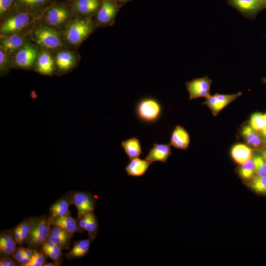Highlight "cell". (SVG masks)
<instances>
[{
	"label": "cell",
	"instance_id": "d6a6232c",
	"mask_svg": "<svg viewBox=\"0 0 266 266\" xmlns=\"http://www.w3.org/2000/svg\"><path fill=\"white\" fill-rule=\"evenodd\" d=\"M256 173L254 162L253 159H249L242 164L239 173L240 176L245 179H251Z\"/></svg>",
	"mask_w": 266,
	"mask_h": 266
},
{
	"label": "cell",
	"instance_id": "8fae6325",
	"mask_svg": "<svg viewBox=\"0 0 266 266\" xmlns=\"http://www.w3.org/2000/svg\"><path fill=\"white\" fill-rule=\"evenodd\" d=\"M72 204L71 192L66 193L50 206L49 217L52 220L70 213L69 207Z\"/></svg>",
	"mask_w": 266,
	"mask_h": 266
},
{
	"label": "cell",
	"instance_id": "52a82bcc",
	"mask_svg": "<svg viewBox=\"0 0 266 266\" xmlns=\"http://www.w3.org/2000/svg\"><path fill=\"white\" fill-rule=\"evenodd\" d=\"M45 20L51 26L59 27L65 24L70 17L69 10L62 4H54L47 8Z\"/></svg>",
	"mask_w": 266,
	"mask_h": 266
},
{
	"label": "cell",
	"instance_id": "4fadbf2b",
	"mask_svg": "<svg viewBox=\"0 0 266 266\" xmlns=\"http://www.w3.org/2000/svg\"><path fill=\"white\" fill-rule=\"evenodd\" d=\"M72 236V235L64 229L52 225L48 240L56 244L61 250H64L70 248V241Z\"/></svg>",
	"mask_w": 266,
	"mask_h": 266
},
{
	"label": "cell",
	"instance_id": "484cf974",
	"mask_svg": "<svg viewBox=\"0 0 266 266\" xmlns=\"http://www.w3.org/2000/svg\"><path fill=\"white\" fill-rule=\"evenodd\" d=\"M252 152L253 150L247 146L239 144L233 147L232 155L235 161L242 165L251 158Z\"/></svg>",
	"mask_w": 266,
	"mask_h": 266
},
{
	"label": "cell",
	"instance_id": "60d3db41",
	"mask_svg": "<svg viewBox=\"0 0 266 266\" xmlns=\"http://www.w3.org/2000/svg\"><path fill=\"white\" fill-rule=\"evenodd\" d=\"M12 234L18 245L20 237V228L19 224L12 229Z\"/></svg>",
	"mask_w": 266,
	"mask_h": 266
},
{
	"label": "cell",
	"instance_id": "ba28073f",
	"mask_svg": "<svg viewBox=\"0 0 266 266\" xmlns=\"http://www.w3.org/2000/svg\"><path fill=\"white\" fill-rule=\"evenodd\" d=\"M228 2L247 18L253 17L266 7V2L262 0H228Z\"/></svg>",
	"mask_w": 266,
	"mask_h": 266
},
{
	"label": "cell",
	"instance_id": "7c38bea8",
	"mask_svg": "<svg viewBox=\"0 0 266 266\" xmlns=\"http://www.w3.org/2000/svg\"><path fill=\"white\" fill-rule=\"evenodd\" d=\"M36 49L30 44H26L17 52L15 57L16 65L22 68L30 67L35 61Z\"/></svg>",
	"mask_w": 266,
	"mask_h": 266
},
{
	"label": "cell",
	"instance_id": "5b68a950",
	"mask_svg": "<svg viewBox=\"0 0 266 266\" xmlns=\"http://www.w3.org/2000/svg\"><path fill=\"white\" fill-rule=\"evenodd\" d=\"M73 204L77 210V220H78L85 214L94 212L96 206V201L93 195L89 192L71 191Z\"/></svg>",
	"mask_w": 266,
	"mask_h": 266
},
{
	"label": "cell",
	"instance_id": "e575fe53",
	"mask_svg": "<svg viewBox=\"0 0 266 266\" xmlns=\"http://www.w3.org/2000/svg\"><path fill=\"white\" fill-rule=\"evenodd\" d=\"M250 126L257 132H262L264 127V114L255 113L251 117Z\"/></svg>",
	"mask_w": 266,
	"mask_h": 266
},
{
	"label": "cell",
	"instance_id": "7bdbcfd3",
	"mask_svg": "<svg viewBox=\"0 0 266 266\" xmlns=\"http://www.w3.org/2000/svg\"><path fill=\"white\" fill-rule=\"evenodd\" d=\"M264 127L262 131L261 132L263 136L266 135V113L264 114Z\"/></svg>",
	"mask_w": 266,
	"mask_h": 266
},
{
	"label": "cell",
	"instance_id": "2e32d148",
	"mask_svg": "<svg viewBox=\"0 0 266 266\" xmlns=\"http://www.w3.org/2000/svg\"><path fill=\"white\" fill-rule=\"evenodd\" d=\"M0 39V49L7 54L14 52L24 45V38L19 35L12 34L2 35Z\"/></svg>",
	"mask_w": 266,
	"mask_h": 266
},
{
	"label": "cell",
	"instance_id": "7dc6e473",
	"mask_svg": "<svg viewBox=\"0 0 266 266\" xmlns=\"http://www.w3.org/2000/svg\"><path fill=\"white\" fill-rule=\"evenodd\" d=\"M120 1H124V0H119Z\"/></svg>",
	"mask_w": 266,
	"mask_h": 266
},
{
	"label": "cell",
	"instance_id": "f546056e",
	"mask_svg": "<svg viewBox=\"0 0 266 266\" xmlns=\"http://www.w3.org/2000/svg\"><path fill=\"white\" fill-rule=\"evenodd\" d=\"M35 217L26 218L18 224L20 228V237L18 245L27 243Z\"/></svg>",
	"mask_w": 266,
	"mask_h": 266
},
{
	"label": "cell",
	"instance_id": "d4e9b609",
	"mask_svg": "<svg viewBox=\"0 0 266 266\" xmlns=\"http://www.w3.org/2000/svg\"><path fill=\"white\" fill-rule=\"evenodd\" d=\"M50 0H16V6L32 14L38 12L49 2Z\"/></svg>",
	"mask_w": 266,
	"mask_h": 266
},
{
	"label": "cell",
	"instance_id": "c3c4849f",
	"mask_svg": "<svg viewBox=\"0 0 266 266\" xmlns=\"http://www.w3.org/2000/svg\"><path fill=\"white\" fill-rule=\"evenodd\" d=\"M263 0V1H265V2H266V0Z\"/></svg>",
	"mask_w": 266,
	"mask_h": 266
},
{
	"label": "cell",
	"instance_id": "d6986e66",
	"mask_svg": "<svg viewBox=\"0 0 266 266\" xmlns=\"http://www.w3.org/2000/svg\"><path fill=\"white\" fill-rule=\"evenodd\" d=\"M92 241L93 240L89 237L75 242L72 248L65 254L66 259L67 260H72L85 256L89 250Z\"/></svg>",
	"mask_w": 266,
	"mask_h": 266
},
{
	"label": "cell",
	"instance_id": "83f0119b",
	"mask_svg": "<svg viewBox=\"0 0 266 266\" xmlns=\"http://www.w3.org/2000/svg\"><path fill=\"white\" fill-rule=\"evenodd\" d=\"M46 256L61 265L62 254L61 249L53 242L47 240L41 247Z\"/></svg>",
	"mask_w": 266,
	"mask_h": 266
},
{
	"label": "cell",
	"instance_id": "4316f807",
	"mask_svg": "<svg viewBox=\"0 0 266 266\" xmlns=\"http://www.w3.org/2000/svg\"><path fill=\"white\" fill-rule=\"evenodd\" d=\"M53 61L46 51H42L38 56L37 62V71L43 74H50L53 71Z\"/></svg>",
	"mask_w": 266,
	"mask_h": 266
},
{
	"label": "cell",
	"instance_id": "4dcf8cb0",
	"mask_svg": "<svg viewBox=\"0 0 266 266\" xmlns=\"http://www.w3.org/2000/svg\"><path fill=\"white\" fill-rule=\"evenodd\" d=\"M99 229V223L97 216L94 212L88 213V218L85 231H87L89 237L93 240L96 237Z\"/></svg>",
	"mask_w": 266,
	"mask_h": 266
},
{
	"label": "cell",
	"instance_id": "ac0fdd59",
	"mask_svg": "<svg viewBox=\"0 0 266 266\" xmlns=\"http://www.w3.org/2000/svg\"><path fill=\"white\" fill-rule=\"evenodd\" d=\"M190 143L187 132L181 126H176L171 136L170 145L180 149H186Z\"/></svg>",
	"mask_w": 266,
	"mask_h": 266
},
{
	"label": "cell",
	"instance_id": "603a6c76",
	"mask_svg": "<svg viewBox=\"0 0 266 266\" xmlns=\"http://www.w3.org/2000/svg\"><path fill=\"white\" fill-rule=\"evenodd\" d=\"M100 5V0H75L72 3L75 11L82 15L94 12L99 8Z\"/></svg>",
	"mask_w": 266,
	"mask_h": 266
},
{
	"label": "cell",
	"instance_id": "ab89813d",
	"mask_svg": "<svg viewBox=\"0 0 266 266\" xmlns=\"http://www.w3.org/2000/svg\"><path fill=\"white\" fill-rule=\"evenodd\" d=\"M7 54L2 50H0V69H3L6 67L8 62Z\"/></svg>",
	"mask_w": 266,
	"mask_h": 266
},
{
	"label": "cell",
	"instance_id": "8992f818",
	"mask_svg": "<svg viewBox=\"0 0 266 266\" xmlns=\"http://www.w3.org/2000/svg\"><path fill=\"white\" fill-rule=\"evenodd\" d=\"M35 38L38 44L47 49L53 50L63 45L59 33L50 27L43 26L38 28L35 32Z\"/></svg>",
	"mask_w": 266,
	"mask_h": 266
},
{
	"label": "cell",
	"instance_id": "7402d4cb",
	"mask_svg": "<svg viewBox=\"0 0 266 266\" xmlns=\"http://www.w3.org/2000/svg\"><path fill=\"white\" fill-rule=\"evenodd\" d=\"M75 63V57L69 51H61L56 55V66L61 71H66L70 69L74 65Z\"/></svg>",
	"mask_w": 266,
	"mask_h": 266
},
{
	"label": "cell",
	"instance_id": "f35d334b",
	"mask_svg": "<svg viewBox=\"0 0 266 266\" xmlns=\"http://www.w3.org/2000/svg\"><path fill=\"white\" fill-rule=\"evenodd\" d=\"M11 257L19 265L24 257L23 247H17Z\"/></svg>",
	"mask_w": 266,
	"mask_h": 266
},
{
	"label": "cell",
	"instance_id": "b9f144b4",
	"mask_svg": "<svg viewBox=\"0 0 266 266\" xmlns=\"http://www.w3.org/2000/svg\"><path fill=\"white\" fill-rule=\"evenodd\" d=\"M23 251L24 256L25 257L31 258L33 256V255L34 254V253L36 251V249L31 248H26L23 247Z\"/></svg>",
	"mask_w": 266,
	"mask_h": 266
},
{
	"label": "cell",
	"instance_id": "e0dca14e",
	"mask_svg": "<svg viewBox=\"0 0 266 266\" xmlns=\"http://www.w3.org/2000/svg\"><path fill=\"white\" fill-rule=\"evenodd\" d=\"M116 12V5L112 0H102L97 19L100 23H108L115 17Z\"/></svg>",
	"mask_w": 266,
	"mask_h": 266
},
{
	"label": "cell",
	"instance_id": "836d02e7",
	"mask_svg": "<svg viewBox=\"0 0 266 266\" xmlns=\"http://www.w3.org/2000/svg\"><path fill=\"white\" fill-rule=\"evenodd\" d=\"M16 6V0H0V16L3 18L7 15Z\"/></svg>",
	"mask_w": 266,
	"mask_h": 266
},
{
	"label": "cell",
	"instance_id": "30bf717a",
	"mask_svg": "<svg viewBox=\"0 0 266 266\" xmlns=\"http://www.w3.org/2000/svg\"><path fill=\"white\" fill-rule=\"evenodd\" d=\"M241 95L240 92L229 95L216 94L206 98L203 104L206 105L211 110L212 114L216 116L223 108Z\"/></svg>",
	"mask_w": 266,
	"mask_h": 266
},
{
	"label": "cell",
	"instance_id": "277c9868",
	"mask_svg": "<svg viewBox=\"0 0 266 266\" xmlns=\"http://www.w3.org/2000/svg\"><path fill=\"white\" fill-rule=\"evenodd\" d=\"M162 112V107L156 100L147 98L138 102L136 108L137 117L142 121L152 123L157 121Z\"/></svg>",
	"mask_w": 266,
	"mask_h": 266
},
{
	"label": "cell",
	"instance_id": "3957f363",
	"mask_svg": "<svg viewBox=\"0 0 266 266\" xmlns=\"http://www.w3.org/2000/svg\"><path fill=\"white\" fill-rule=\"evenodd\" d=\"M93 26L89 19H76L70 23L65 33L68 42L77 45L82 42L91 33Z\"/></svg>",
	"mask_w": 266,
	"mask_h": 266
},
{
	"label": "cell",
	"instance_id": "ee69618b",
	"mask_svg": "<svg viewBox=\"0 0 266 266\" xmlns=\"http://www.w3.org/2000/svg\"><path fill=\"white\" fill-rule=\"evenodd\" d=\"M44 266H60V265L57 262L53 261L51 263H45L44 265Z\"/></svg>",
	"mask_w": 266,
	"mask_h": 266
},
{
	"label": "cell",
	"instance_id": "9a60e30c",
	"mask_svg": "<svg viewBox=\"0 0 266 266\" xmlns=\"http://www.w3.org/2000/svg\"><path fill=\"white\" fill-rule=\"evenodd\" d=\"M170 154V144L154 143L145 160L152 163L154 162L166 163Z\"/></svg>",
	"mask_w": 266,
	"mask_h": 266
},
{
	"label": "cell",
	"instance_id": "9c48e42d",
	"mask_svg": "<svg viewBox=\"0 0 266 266\" xmlns=\"http://www.w3.org/2000/svg\"><path fill=\"white\" fill-rule=\"evenodd\" d=\"M212 80L207 76L195 78L186 83L189 99L193 100L200 97L207 98L210 95V88Z\"/></svg>",
	"mask_w": 266,
	"mask_h": 266
},
{
	"label": "cell",
	"instance_id": "681fc988",
	"mask_svg": "<svg viewBox=\"0 0 266 266\" xmlns=\"http://www.w3.org/2000/svg\"></svg>",
	"mask_w": 266,
	"mask_h": 266
},
{
	"label": "cell",
	"instance_id": "74e56055",
	"mask_svg": "<svg viewBox=\"0 0 266 266\" xmlns=\"http://www.w3.org/2000/svg\"><path fill=\"white\" fill-rule=\"evenodd\" d=\"M0 266H19V264L16 262L11 256H0Z\"/></svg>",
	"mask_w": 266,
	"mask_h": 266
},
{
	"label": "cell",
	"instance_id": "bcb514c9",
	"mask_svg": "<svg viewBox=\"0 0 266 266\" xmlns=\"http://www.w3.org/2000/svg\"><path fill=\"white\" fill-rule=\"evenodd\" d=\"M263 137H264V141H265V142L266 143V135L263 136Z\"/></svg>",
	"mask_w": 266,
	"mask_h": 266
},
{
	"label": "cell",
	"instance_id": "44dd1931",
	"mask_svg": "<svg viewBox=\"0 0 266 266\" xmlns=\"http://www.w3.org/2000/svg\"><path fill=\"white\" fill-rule=\"evenodd\" d=\"M52 225L60 227L72 235L78 230L77 220L71 217L70 213L52 220Z\"/></svg>",
	"mask_w": 266,
	"mask_h": 266
},
{
	"label": "cell",
	"instance_id": "7a4b0ae2",
	"mask_svg": "<svg viewBox=\"0 0 266 266\" xmlns=\"http://www.w3.org/2000/svg\"><path fill=\"white\" fill-rule=\"evenodd\" d=\"M52 220L46 215L35 217L26 243L28 247L36 249L48 240L51 231Z\"/></svg>",
	"mask_w": 266,
	"mask_h": 266
},
{
	"label": "cell",
	"instance_id": "d590c367",
	"mask_svg": "<svg viewBox=\"0 0 266 266\" xmlns=\"http://www.w3.org/2000/svg\"><path fill=\"white\" fill-rule=\"evenodd\" d=\"M256 173L261 177H266V164L262 156L256 155L253 157Z\"/></svg>",
	"mask_w": 266,
	"mask_h": 266
},
{
	"label": "cell",
	"instance_id": "1f68e13d",
	"mask_svg": "<svg viewBox=\"0 0 266 266\" xmlns=\"http://www.w3.org/2000/svg\"><path fill=\"white\" fill-rule=\"evenodd\" d=\"M249 185L256 193L266 196V177L255 175L251 179Z\"/></svg>",
	"mask_w": 266,
	"mask_h": 266
},
{
	"label": "cell",
	"instance_id": "f6af8a7d",
	"mask_svg": "<svg viewBox=\"0 0 266 266\" xmlns=\"http://www.w3.org/2000/svg\"><path fill=\"white\" fill-rule=\"evenodd\" d=\"M262 156L264 159V162L266 164V149H263L262 152Z\"/></svg>",
	"mask_w": 266,
	"mask_h": 266
},
{
	"label": "cell",
	"instance_id": "6da1fadb",
	"mask_svg": "<svg viewBox=\"0 0 266 266\" xmlns=\"http://www.w3.org/2000/svg\"><path fill=\"white\" fill-rule=\"evenodd\" d=\"M5 19L0 26L1 35L18 32L25 28L32 21L33 14L22 8L15 7Z\"/></svg>",
	"mask_w": 266,
	"mask_h": 266
},
{
	"label": "cell",
	"instance_id": "f1b7e54d",
	"mask_svg": "<svg viewBox=\"0 0 266 266\" xmlns=\"http://www.w3.org/2000/svg\"><path fill=\"white\" fill-rule=\"evenodd\" d=\"M241 134L247 143L255 148L262 144V140L259 134L250 125L245 126L241 130Z\"/></svg>",
	"mask_w": 266,
	"mask_h": 266
},
{
	"label": "cell",
	"instance_id": "ffe728a7",
	"mask_svg": "<svg viewBox=\"0 0 266 266\" xmlns=\"http://www.w3.org/2000/svg\"><path fill=\"white\" fill-rule=\"evenodd\" d=\"M151 162L136 158L131 160L125 168L128 175L141 176L144 174Z\"/></svg>",
	"mask_w": 266,
	"mask_h": 266
},
{
	"label": "cell",
	"instance_id": "cb8c5ba5",
	"mask_svg": "<svg viewBox=\"0 0 266 266\" xmlns=\"http://www.w3.org/2000/svg\"><path fill=\"white\" fill-rule=\"evenodd\" d=\"M121 146L130 160L139 158L142 153L139 140L135 137L122 141Z\"/></svg>",
	"mask_w": 266,
	"mask_h": 266
},
{
	"label": "cell",
	"instance_id": "8d00e7d4",
	"mask_svg": "<svg viewBox=\"0 0 266 266\" xmlns=\"http://www.w3.org/2000/svg\"><path fill=\"white\" fill-rule=\"evenodd\" d=\"M45 262L46 255L42 251L38 252L36 250L26 266H43Z\"/></svg>",
	"mask_w": 266,
	"mask_h": 266
},
{
	"label": "cell",
	"instance_id": "5bb4252c",
	"mask_svg": "<svg viewBox=\"0 0 266 266\" xmlns=\"http://www.w3.org/2000/svg\"><path fill=\"white\" fill-rule=\"evenodd\" d=\"M17 243L12 234V229L2 230L0 233V256H11L17 248Z\"/></svg>",
	"mask_w": 266,
	"mask_h": 266
}]
</instances>
